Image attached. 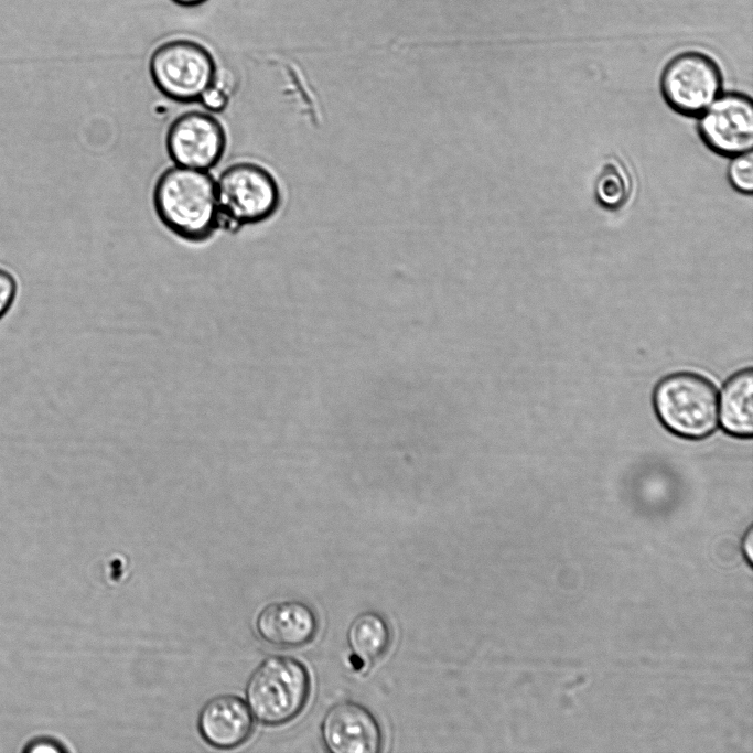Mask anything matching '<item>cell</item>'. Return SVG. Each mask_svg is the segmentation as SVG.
I'll return each mask as SVG.
<instances>
[{
  "mask_svg": "<svg viewBox=\"0 0 753 753\" xmlns=\"http://www.w3.org/2000/svg\"><path fill=\"white\" fill-rule=\"evenodd\" d=\"M197 729L203 740L213 747L234 749L251 735L254 716L240 697L218 695L202 707Z\"/></svg>",
  "mask_w": 753,
  "mask_h": 753,
  "instance_id": "11",
  "label": "cell"
},
{
  "mask_svg": "<svg viewBox=\"0 0 753 753\" xmlns=\"http://www.w3.org/2000/svg\"><path fill=\"white\" fill-rule=\"evenodd\" d=\"M751 527H749L746 534L742 538L741 542V552L745 561L747 562V566L751 567V559H752V550H751Z\"/></svg>",
  "mask_w": 753,
  "mask_h": 753,
  "instance_id": "19",
  "label": "cell"
},
{
  "mask_svg": "<svg viewBox=\"0 0 753 753\" xmlns=\"http://www.w3.org/2000/svg\"><path fill=\"white\" fill-rule=\"evenodd\" d=\"M722 72L717 62L697 51L671 57L659 77L664 101L684 117H698L722 93Z\"/></svg>",
  "mask_w": 753,
  "mask_h": 753,
  "instance_id": "6",
  "label": "cell"
},
{
  "mask_svg": "<svg viewBox=\"0 0 753 753\" xmlns=\"http://www.w3.org/2000/svg\"><path fill=\"white\" fill-rule=\"evenodd\" d=\"M697 131L713 153L732 158L752 151L753 101L742 92L721 93L699 116Z\"/></svg>",
  "mask_w": 753,
  "mask_h": 753,
  "instance_id": "8",
  "label": "cell"
},
{
  "mask_svg": "<svg viewBox=\"0 0 753 753\" xmlns=\"http://www.w3.org/2000/svg\"><path fill=\"white\" fill-rule=\"evenodd\" d=\"M164 143L175 165L209 171L225 154L227 135L223 123L213 114L187 110L170 122Z\"/></svg>",
  "mask_w": 753,
  "mask_h": 753,
  "instance_id": "7",
  "label": "cell"
},
{
  "mask_svg": "<svg viewBox=\"0 0 753 753\" xmlns=\"http://www.w3.org/2000/svg\"><path fill=\"white\" fill-rule=\"evenodd\" d=\"M727 179L739 193L751 195L753 191V155L747 151L730 158Z\"/></svg>",
  "mask_w": 753,
  "mask_h": 753,
  "instance_id": "15",
  "label": "cell"
},
{
  "mask_svg": "<svg viewBox=\"0 0 753 753\" xmlns=\"http://www.w3.org/2000/svg\"><path fill=\"white\" fill-rule=\"evenodd\" d=\"M220 227L237 230L267 222L282 203L278 180L265 165L237 161L227 165L216 180Z\"/></svg>",
  "mask_w": 753,
  "mask_h": 753,
  "instance_id": "2",
  "label": "cell"
},
{
  "mask_svg": "<svg viewBox=\"0 0 753 753\" xmlns=\"http://www.w3.org/2000/svg\"><path fill=\"white\" fill-rule=\"evenodd\" d=\"M721 427L729 434L750 438L753 432V372L732 375L725 383L718 404Z\"/></svg>",
  "mask_w": 753,
  "mask_h": 753,
  "instance_id": "12",
  "label": "cell"
},
{
  "mask_svg": "<svg viewBox=\"0 0 753 753\" xmlns=\"http://www.w3.org/2000/svg\"><path fill=\"white\" fill-rule=\"evenodd\" d=\"M175 4L180 7H186V8H192V7H197L203 3H205L207 0H171Z\"/></svg>",
  "mask_w": 753,
  "mask_h": 753,
  "instance_id": "20",
  "label": "cell"
},
{
  "mask_svg": "<svg viewBox=\"0 0 753 753\" xmlns=\"http://www.w3.org/2000/svg\"><path fill=\"white\" fill-rule=\"evenodd\" d=\"M320 734L331 753H378L383 746L377 718L367 707L352 700L338 701L327 709Z\"/></svg>",
  "mask_w": 753,
  "mask_h": 753,
  "instance_id": "9",
  "label": "cell"
},
{
  "mask_svg": "<svg viewBox=\"0 0 753 753\" xmlns=\"http://www.w3.org/2000/svg\"><path fill=\"white\" fill-rule=\"evenodd\" d=\"M18 293V283L13 275L0 267V320L12 308Z\"/></svg>",
  "mask_w": 753,
  "mask_h": 753,
  "instance_id": "16",
  "label": "cell"
},
{
  "mask_svg": "<svg viewBox=\"0 0 753 753\" xmlns=\"http://www.w3.org/2000/svg\"><path fill=\"white\" fill-rule=\"evenodd\" d=\"M310 686V675L303 663L290 656L272 655L249 676L247 704L260 723L283 724L303 710Z\"/></svg>",
  "mask_w": 753,
  "mask_h": 753,
  "instance_id": "3",
  "label": "cell"
},
{
  "mask_svg": "<svg viewBox=\"0 0 753 753\" xmlns=\"http://www.w3.org/2000/svg\"><path fill=\"white\" fill-rule=\"evenodd\" d=\"M658 419L670 432L686 439H702L718 424V394L703 376L682 372L661 379L654 391Z\"/></svg>",
  "mask_w": 753,
  "mask_h": 753,
  "instance_id": "4",
  "label": "cell"
},
{
  "mask_svg": "<svg viewBox=\"0 0 753 753\" xmlns=\"http://www.w3.org/2000/svg\"><path fill=\"white\" fill-rule=\"evenodd\" d=\"M152 204L161 224L184 241H206L220 228L216 181L208 171L165 168L154 182Z\"/></svg>",
  "mask_w": 753,
  "mask_h": 753,
  "instance_id": "1",
  "label": "cell"
},
{
  "mask_svg": "<svg viewBox=\"0 0 753 753\" xmlns=\"http://www.w3.org/2000/svg\"><path fill=\"white\" fill-rule=\"evenodd\" d=\"M154 87L179 104L201 103L217 79L218 71L211 51L190 39H173L157 46L149 58Z\"/></svg>",
  "mask_w": 753,
  "mask_h": 753,
  "instance_id": "5",
  "label": "cell"
},
{
  "mask_svg": "<svg viewBox=\"0 0 753 753\" xmlns=\"http://www.w3.org/2000/svg\"><path fill=\"white\" fill-rule=\"evenodd\" d=\"M67 751L56 739L49 736H34L22 747V752L28 753H61Z\"/></svg>",
  "mask_w": 753,
  "mask_h": 753,
  "instance_id": "18",
  "label": "cell"
},
{
  "mask_svg": "<svg viewBox=\"0 0 753 753\" xmlns=\"http://www.w3.org/2000/svg\"><path fill=\"white\" fill-rule=\"evenodd\" d=\"M346 641L354 664L366 667L386 655L391 643V630L380 613L364 611L349 623Z\"/></svg>",
  "mask_w": 753,
  "mask_h": 753,
  "instance_id": "13",
  "label": "cell"
},
{
  "mask_svg": "<svg viewBox=\"0 0 753 753\" xmlns=\"http://www.w3.org/2000/svg\"><path fill=\"white\" fill-rule=\"evenodd\" d=\"M634 190L630 170L617 159L607 160L594 181L593 193L605 211L616 212L631 200Z\"/></svg>",
  "mask_w": 753,
  "mask_h": 753,
  "instance_id": "14",
  "label": "cell"
},
{
  "mask_svg": "<svg viewBox=\"0 0 753 753\" xmlns=\"http://www.w3.org/2000/svg\"><path fill=\"white\" fill-rule=\"evenodd\" d=\"M228 100V92L223 86L217 75L215 85L204 94L200 104L208 110L218 112L227 106Z\"/></svg>",
  "mask_w": 753,
  "mask_h": 753,
  "instance_id": "17",
  "label": "cell"
},
{
  "mask_svg": "<svg viewBox=\"0 0 753 753\" xmlns=\"http://www.w3.org/2000/svg\"><path fill=\"white\" fill-rule=\"evenodd\" d=\"M259 637L280 648L301 647L313 641L319 630L315 611L300 600L267 604L256 617Z\"/></svg>",
  "mask_w": 753,
  "mask_h": 753,
  "instance_id": "10",
  "label": "cell"
}]
</instances>
